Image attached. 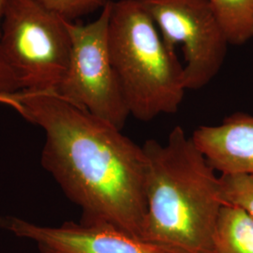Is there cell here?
I'll use <instances>...</instances> for the list:
<instances>
[{"label": "cell", "instance_id": "cell-12", "mask_svg": "<svg viewBox=\"0 0 253 253\" xmlns=\"http://www.w3.org/2000/svg\"><path fill=\"white\" fill-rule=\"evenodd\" d=\"M60 17L73 22L97 9H103L112 0H39Z\"/></svg>", "mask_w": 253, "mask_h": 253}, {"label": "cell", "instance_id": "cell-3", "mask_svg": "<svg viewBox=\"0 0 253 253\" xmlns=\"http://www.w3.org/2000/svg\"><path fill=\"white\" fill-rule=\"evenodd\" d=\"M108 38L129 115L149 122L175 114L187 90L184 69L140 0L112 1Z\"/></svg>", "mask_w": 253, "mask_h": 253}, {"label": "cell", "instance_id": "cell-6", "mask_svg": "<svg viewBox=\"0 0 253 253\" xmlns=\"http://www.w3.org/2000/svg\"><path fill=\"white\" fill-rule=\"evenodd\" d=\"M164 42L181 46L187 90L208 85L220 71L229 42L208 0H140Z\"/></svg>", "mask_w": 253, "mask_h": 253}, {"label": "cell", "instance_id": "cell-11", "mask_svg": "<svg viewBox=\"0 0 253 253\" xmlns=\"http://www.w3.org/2000/svg\"><path fill=\"white\" fill-rule=\"evenodd\" d=\"M219 179L224 205L242 208L253 218V174H219Z\"/></svg>", "mask_w": 253, "mask_h": 253}, {"label": "cell", "instance_id": "cell-7", "mask_svg": "<svg viewBox=\"0 0 253 253\" xmlns=\"http://www.w3.org/2000/svg\"><path fill=\"white\" fill-rule=\"evenodd\" d=\"M0 228L36 244L41 253H172L102 222L43 226L14 216L0 217Z\"/></svg>", "mask_w": 253, "mask_h": 253}, {"label": "cell", "instance_id": "cell-4", "mask_svg": "<svg viewBox=\"0 0 253 253\" xmlns=\"http://www.w3.org/2000/svg\"><path fill=\"white\" fill-rule=\"evenodd\" d=\"M2 43L23 92L55 93L67 72V20L39 0H4Z\"/></svg>", "mask_w": 253, "mask_h": 253}, {"label": "cell", "instance_id": "cell-13", "mask_svg": "<svg viewBox=\"0 0 253 253\" xmlns=\"http://www.w3.org/2000/svg\"><path fill=\"white\" fill-rule=\"evenodd\" d=\"M3 5L4 0H0V95H13L23 92V88L6 56L2 43Z\"/></svg>", "mask_w": 253, "mask_h": 253}, {"label": "cell", "instance_id": "cell-10", "mask_svg": "<svg viewBox=\"0 0 253 253\" xmlns=\"http://www.w3.org/2000/svg\"><path fill=\"white\" fill-rule=\"evenodd\" d=\"M229 44L243 45L253 38V0H208Z\"/></svg>", "mask_w": 253, "mask_h": 253}, {"label": "cell", "instance_id": "cell-2", "mask_svg": "<svg viewBox=\"0 0 253 253\" xmlns=\"http://www.w3.org/2000/svg\"><path fill=\"white\" fill-rule=\"evenodd\" d=\"M145 156V215L141 238L172 253H214L224 203L219 174L184 128L163 144L149 139Z\"/></svg>", "mask_w": 253, "mask_h": 253}, {"label": "cell", "instance_id": "cell-9", "mask_svg": "<svg viewBox=\"0 0 253 253\" xmlns=\"http://www.w3.org/2000/svg\"><path fill=\"white\" fill-rule=\"evenodd\" d=\"M214 253H253V218L242 208L223 205L220 209Z\"/></svg>", "mask_w": 253, "mask_h": 253}, {"label": "cell", "instance_id": "cell-14", "mask_svg": "<svg viewBox=\"0 0 253 253\" xmlns=\"http://www.w3.org/2000/svg\"><path fill=\"white\" fill-rule=\"evenodd\" d=\"M24 96H25V92H21L13 95H0V104L14 109L18 114L22 115L24 111V104H23Z\"/></svg>", "mask_w": 253, "mask_h": 253}, {"label": "cell", "instance_id": "cell-1", "mask_svg": "<svg viewBox=\"0 0 253 253\" xmlns=\"http://www.w3.org/2000/svg\"><path fill=\"white\" fill-rule=\"evenodd\" d=\"M22 117L45 134L42 164L81 208L84 222H102L141 238L145 215L143 146L118 126L54 93L25 92Z\"/></svg>", "mask_w": 253, "mask_h": 253}, {"label": "cell", "instance_id": "cell-5", "mask_svg": "<svg viewBox=\"0 0 253 253\" xmlns=\"http://www.w3.org/2000/svg\"><path fill=\"white\" fill-rule=\"evenodd\" d=\"M111 9L112 1L86 25L67 21L71 55L56 95L122 129L130 115L110 55Z\"/></svg>", "mask_w": 253, "mask_h": 253}, {"label": "cell", "instance_id": "cell-8", "mask_svg": "<svg viewBox=\"0 0 253 253\" xmlns=\"http://www.w3.org/2000/svg\"><path fill=\"white\" fill-rule=\"evenodd\" d=\"M191 138L220 175L253 174V116L232 114L218 125L198 126Z\"/></svg>", "mask_w": 253, "mask_h": 253}]
</instances>
